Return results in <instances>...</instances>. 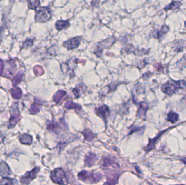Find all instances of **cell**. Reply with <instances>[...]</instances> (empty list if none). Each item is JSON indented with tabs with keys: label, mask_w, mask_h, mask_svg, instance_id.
I'll return each instance as SVG.
<instances>
[{
	"label": "cell",
	"mask_w": 186,
	"mask_h": 185,
	"mask_svg": "<svg viewBox=\"0 0 186 185\" xmlns=\"http://www.w3.org/2000/svg\"><path fill=\"white\" fill-rule=\"evenodd\" d=\"M186 88V81L185 80H171L163 84L161 87L162 91L165 95L171 96L178 90Z\"/></svg>",
	"instance_id": "cell-1"
},
{
	"label": "cell",
	"mask_w": 186,
	"mask_h": 185,
	"mask_svg": "<svg viewBox=\"0 0 186 185\" xmlns=\"http://www.w3.org/2000/svg\"><path fill=\"white\" fill-rule=\"evenodd\" d=\"M103 176L100 173L82 171L78 174V178L81 181L89 184H96L101 180Z\"/></svg>",
	"instance_id": "cell-2"
},
{
	"label": "cell",
	"mask_w": 186,
	"mask_h": 185,
	"mask_svg": "<svg viewBox=\"0 0 186 185\" xmlns=\"http://www.w3.org/2000/svg\"><path fill=\"white\" fill-rule=\"evenodd\" d=\"M51 180L59 185H67L68 180L66 173L62 168H56L51 173Z\"/></svg>",
	"instance_id": "cell-3"
},
{
	"label": "cell",
	"mask_w": 186,
	"mask_h": 185,
	"mask_svg": "<svg viewBox=\"0 0 186 185\" xmlns=\"http://www.w3.org/2000/svg\"><path fill=\"white\" fill-rule=\"evenodd\" d=\"M17 103H15L13 104L10 110V118L9 119V125L8 128L9 129H12L16 126L18 122L21 119V116L20 112L18 109V105Z\"/></svg>",
	"instance_id": "cell-4"
},
{
	"label": "cell",
	"mask_w": 186,
	"mask_h": 185,
	"mask_svg": "<svg viewBox=\"0 0 186 185\" xmlns=\"http://www.w3.org/2000/svg\"><path fill=\"white\" fill-rule=\"evenodd\" d=\"M51 16L52 14L50 8L46 7H42L36 12L35 20L37 22H45L49 21L51 19Z\"/></svg>",
	"instance_id": "cell-5"
},
{
	"label": "cell",
	"mask_w": 186,
	"mask_h": 185,
	"mask_svg": "<svg viewBox=\"0 0 186 185\" xmlns=\"http://www.w3.org/2000/svg\"><path fill=\"white\" fill-rule=\"evenodd\" d=\"M101 167L102 169L103 170H116L120 168L119 164L117 163L115 160L110 157H105L102 159L101 162Z\"/></svg>",
	"instance_id": "cell-6"
},
{
	"label": "cell",
	"mask_w": 186,
	"mask_h": 185,
	"mask_svg": "<svg viewBox=\"0 0 186 185\" xmlns=\"http://www.w3.org/2000/svg\"><path fill=\"white\" fill-rule=\"evenodd\" d=\"M39 171V167H35L32 171L26 173L25 174L21 177L20 179L21 183L25 185H29L30 182L36 177Z\"/></svg>",
	"instance_id": "cell-7"
},
{
	"label": "cell",
	"mask_w": 186,
	"mask_h": 185,
	"mask_svg": "<svg viewBox=\"0 0 186 185\" xmlns=\"http://www.w3.org/2000/svg\"><path fill=\"white\" fill-rule=\"evenodd\" d=\"M125 51L126 52V53L127 54H130V53H133L136 55L142 56V55L148 54L149 50H145V49L140 50L138 48H135V47L133 46L132 45H128L125 47Z\"/></svg>",
	"instance_id": "cell-8"
},
{
	"label": "cell",
	"mask_w": 186,
	"mask_h": 185,
	"mask_svg": "<svg viewBox=\"0 0 186 185\" xmlns=\"http://www.w3.org/2000/svg\"><path fill=\"white\" fill-rule=\"evenodd\" d=\"M81 38L80 37H75L72 38L68 41L63 43V46L68 50H71L77 48L80 45Z\"/></svg>",
	"instance_id": "cell-9"
},
{
	"label": "cell",
	"mask_w": 186,
	"mask_h": 185,
	"mask_svg": "<svg viewBox=\"0 0 186 185\" xmlns=\"http://www.w3.org/2000/svg\"><path fill=\"white\" fill-rule=\"evenodd\" d=\"M169 27L167 26L164 25L162 26L160 30H155L152 32V36L157 39L159 40L160 41L164 37V35L168 33Z\"/></svg>",
	"instance_id": "cell-10"
},
{
	"label": "cell",
	"mask_w": 186,
	"mask_h": 185,
	"mask_svg": "<svg viewBox=\"0 0 186 185\" xmlns=\"http://www.w3.org/2000/svg\"><path fill=\"white\" fill-rule=\"evenodd\" d=\"M95 112L97 115L102 118L106 123L107 118L110 115V110L107 106L105 105L100 106L95 110Z\"/></svg>",
	"instance_id": "cell-11"
},
{
	"label": "cell",
	"mask_w": 186,
	"mask_h": 185,
	"mask_svg": "<svg viewBox=\"0 0 186 185\" xmlns=\"http://www.w3.org/2000/svg\"><path fill=\"white\" fill-rule=\"evenodd\" d=\"M138 110L137 111V116L138 117L145 119L146 117V114L149 108V104L145 101H142L138 104Z\"/></svg>",
	"instance_id": "cell-12"
},
{
	"label": "cell",
	"mask_w": 186,
	"mask_h": 185,
	"mask_svg": "<svg viewBox=\"0 0 186 185\" xmlns=\"http://www.w3.org/2000/svg\"><path fill=\"white\" fill-rule=\"evenodd\" d=\"M97 160V156L93 153H89L85 156V166L92 167Z\"/></svg>",
	"instance_id": "cell-13"
},
{
	"label": "cell",
	"mask_w": 186,
	"mask_h": 185,
	"mask_svg": "<svg viewBox=\"0 0 186 185\" xmlns=\"http://www.w3.org/2000/svg\"><path fill=\"white\" fill-rule=\"evenodd\" d=\"M11 174L12 172L8 165L4 162H1L0 164V175L3 177H8Z\"/></svg>",
	"instance_id": "cell-14"
},
{
	"label": "cell",
	"mask_w": 186,
	"mask_h": 185,
	"mask_svg": "<svg viewBox=\"0 0 186 185\" xmlns=\"http://www.w3.org/2000/svg\"><path fill=\"white\" fill-rule=\"evenodd\" d=\"M115 41V38H114V37H112L111 38H108L105 40L102 41L101 42H99L98 47H100L102 50L104 48H110Z\"/></svg>",
	"instance_id": "cell-15"
},
{
	"label": "cell",
	"mask_w": 186,
	"mask_h": 185,
	"mask_svg": "<svg viewBox=\"0 0 186 185\" xmlns=\"http://www.w3.org/2000/svg\"><path fill=\"white\" fill-rule=\"evenodd\" d=\"M6 68L5 70L4 76H6L7 75V77H10L14 75V72L15 71V65L12 61H9L7 63Z\"/></svg>",
	"instance_id": "cell-16"
},
{
	"label": "cell",
	"mask_w": 186,
	"mask_h": 185,
	"mask_svg": "<svg viewBox=\"0 0 186 185\" xmlns=\"http://www.w3.org/2000/svg\"><path fill=\"white\" fill-rule=\"evenodd\" d=\"M86 88L87 87L85 84L81 83L78 84L76 87L72 90V92L74 93L76 98H78L81 95L85 92Z\"/></svg>",
	"instance_id": "cell-17"
},
{
	"label": "cell",
	"mask_w": 186,
	"mask_h": 185,
	"mask_svg": "<svg viewBox=\"0 0 186 185\" xmlns=\"http://www.w3.org/2000/svg\"><path fill=\"white\" fill-rule=\"evenodd\" d=\"M181 2L180 1H173L170 4L166 6L164 8V10L165 11L168 10H174L180 8V6H181Z\"/></svg>",
	"instance_id": "cell-18"
},
{
	"label": "cell",
	"mask_w": 186,
	"mask_h": 185,
	"mask_svg": "<svg viewBox=\"0 0 186 185\" xmlns=\"http://www.w3.org/2000/svg\"><path fill=\"white\" fill-rule=\"evenodd\" d=\"M32 137L27 134L20 135L19 136V140L22 144L30 145L32 143Z\"/></svg>",
	"instance_id": "cell-19"
},
{
	"label": "cell",
	"mask_w": 186,
	"mask_h": 185,
	"mask_svg": "<svg viewBox=\"0 0 186 185\" xmlns=\"http://www.w3.org/2000/svg\"><path fill=\"white\" fill-rule=\"evenodd\" d=\"M47 129L57 133L60 130V128L57 123L53 121H49L47 123Z\"/></svg>",
	"instance_id": "cell-20"
},
{
	"label": "cell",
	"mask_w": 186,
	"mask_h": 185,
	"mask_svg": "<svg viewBox=\"0 0 186 185\" xmlns=\"http://www.w3.org/2000/svg\"><path fill=\"white\" fill-rule=\"evenodd\" d=\"M82 134L85 137V139L88 141H92L96 137V135L94 134L93 132L89 129H85L83 131H82Z\"/></svg>",
	"instance_id": "cell-21"
},
{
	"label": "cell",
	"mask_w": 186,
	"mask_h": 185,
	"mask_svg": "<svg viewBox=\"0 0 186 185\" xmlns=\"http://www.w3.org/2000/svg\"><path fill=\"white\" fill-rule=\"evenodd\" d=\"M10 93L12 97L16 99H20L22 96V91L21 89L18 87H14L11 89Z\"/></svg>",
	"instance_id": "cell-22"
},
{
	"label": "cell",
	"mask_w": 186,
	"mask_h": 185,
	"mask_svg": "<svg viewBox=\"0 0 186 185\" xmlns=\"http://www.w3.org/2000/svg\"><path fill=\"white\" fill-rule=\"evenodd\" d=\"M69 26V23L67 21H57L55 24L56 30H61L67 29Z\"/></svg>",
	"instance_id": "cell-23"
},
{
	"label": "cell",
	"mask_w": 186,
	"mask_h": 185,
	"mask_svg": "<svg viewBox=\"0 0 186 185\" xmlns=\"http://www.w3.org/2000/svg\"><path fill=\"white\" fill-rule=\"evenodd\" d=\"M65 108L67 109H77L80 110L81 109V106L77 104L74 103L71 101H67L65 105Z\"/></svg>",
	"instance_id": "cell-24"
},
{
	"label": "cell",
	"mask_w": 186,
	"mask_h": 185,
	"mask_svg": "<svg viewBox=\"0 0 186 185\" xmlns=\"http://www.w3.org/2000/svg\"><path fill=\"white\" fill-rule=\"evenodd\" d=\"M24 79V73L19 72L16 76L14 77L13 79V85L14 87H15L17 84L21 82Z\"/></svg>",
	"instance_id": "cell-25"
},
{
	"label": "cell",
	"mask_w": 186,
	"mask_h": 185,
	"mask_svg": "<svg viewBox=\"0 0 186 185\" xmlns=\"http://www.w3.org/2000/svg\"><path fill=\"white\" fill-rule=\"evenodd\" d=\"M184 41L183 40H179L174 45V51L177 53H180L183 50Z\"/></svg>",
	"instance_id": "cell-26"
},
{
	"label": "cell",
	"mask_w": 186,
	"mask_h": 185,
	"mask_svg": "<svg viewBox=\"0 0 186 185\" xmlns=\"http://www.w3.org/2000/svg\"><path fill=\"white\" fill-rule=\"evenodd\" d=\"M178 117L179 116L177 113L171 111L168 114L167 120L172 123H175L178 120Z\"/></svg>",
	"instance_id": "cell-27"
},
{
	"label": "cell",
	"mask_w": 186,
	"mask_h": 185,
	"mask_svg": "<svg viewBox=\"0 0 186 185\" xmlns=\"http://www.w3.org/2000/svg\"><path fill=\"white\" fill-rule=\"evenodd\" d=\"M65 94H66V92L64 91L63 90L58 91L54 95L53 101L56 103H58Z\"/></svg>",
	"instance_id": "cell-28"
},
{
	"label": "cell",
	"mask_w": 186,
	"mask_h": 185,
	"mask_svg": "<svg viewBox=\"0 0 186 185\" xmlns=\"http://www.w3.org/2000/svg\"><path fill=\"white\" fill-rule=\"evenodd\" d=\"M176 66L180 70H182L183 69L186 67V53L183 55L182 58L179 60L176 63Z\"/></svg>",
	"instance_id": "cell-29"
},
{
	"label": "cell",
	"mask_w": 186,
	"mask_h": 185,
	"mask_svg": "<svg viewBox=\"0 0 186 185\" xmlns=\"http://www.w3.org/2000/svg\"><path fill=\"white\" fill-rule=\"evenodd\" d=\"M27 3L29 9L35 10L40 6V2L39 1H28Z\"/></svg>",
	"instance_id": "cell-30"
},
{
	"label": "cell",
	"mask_w": 186,
	"mask_h": 185,
	"mask_svg": "<svg viewBox=\"0 0 186 185\" xmlns=\"http://www.w3.org/2000/svg\"><path fill=\"white\" fill-rule=\"evenodd\" d=\"M40 110V107H39L37 104H32L30 106V109H29L30 114L32 115L37 114Z\"/></svg>",
	"instance_id": "cell-31"
},
{
	"label": "cell",
	"mask_w": 186,
	"mask_h": 185,
	"mask_svg": "<svg viewBox=\"0 0 186 185\" xmlns=\"http://www.w3.org/2000/svg\"><path fill=\"white\" fill-rule=\"evenodd\" d=\"M0 185H14L13 180L9 177H4L0 181Z\"/></svg>",
	"instance_id": "cell-32"
},
{
	"label": "cell",
	"mask_w": 186,
	"mask_h": 185,
	"mask_svg": "<svg viewBox=\"0 0 186 185\" xmlns=\"http://www.w3.org/2000/svg\"><path fill=\"white\" fill-rule=\"evenodd\" d=\"M33 72L36 76H42L44 73L42 67L40 66H35L33 68Z\"/></svg>",
	"instance_id": "cell-33"
},
{
	"label": "cell",
	"mask_w": 186,
	"mask_h": 185,
	"mask_svg": "<svg viewBox=\"0 0 186 185\" xmlns=\"http://www.w3.org/2000/svg\"><path fill=\"white\" fill-rule=\"evenodd\" d=\"M33 41H34L33 39H27L23 43V45L22 47V48H27L29 47L32 46L33 44Z\"/></svg>",
	"instance_id": "cell-34"
},
{
	"label": "cell",
	"mask_w": 186,
	"mask_h": 185,
	"mask_svg": "<svg viewBox=\"0 0 186 185\" xmlns=\"http://www.w3.org/2000/svg\"><path fill=\"white\" fill-rule=\"evenodd\" d=\"M153 67L157 70V71L159 72H164L165 67L161 63H156L153 64Z\"/></svg>",
	"instance_id": "cell-35"
},
{
	"label": "cell",
	"mask_w": 186,
	"mask_h": 185,
	"mask_svg": "<svg viewBox=\"0 0 186 185\" xmlns=\"http://www.w3.org/2000/svg\"><path fill=\"white\" fill-rule=\"evenodd\" d=\"M4 63L3 61L0 59V75H1L4 70Z\"/></svg>",
	"instance_id": "cell-36"
},
{
	"label": "cell",
	"mask_w": 186,
	"mask_h": 185,
	"mask_svg": "<svg viewBox=\"0 0 186 185\" xmlns=\"http://www.w3.org/2000/svg\"><path fill=\"white\" fill-rule=\"evenodd\" d=\"M3 135H2L1 133H0V144L2 143L3 142Z\"/></svg>",
	"instance_id": "cell-37"
},
{
	"label": "cell",
	"mask_w": 186,
	"mask_h": 185,
	"mask_svg": "<svg viewBox=\"0 0 186 185\" xmlns=\"http://www.w3.org/2000/svg\"><path fill=\"white\" fill-rule=\"evenodd\" d=\"M182 101H185V103H186V95H185V96L182 98Z\"/></svg>",
	"instance_id": "cell-38"
},
{
	"label": "cell",
	"mask_w": 186,
	"mask_h": 185,
	"mask_svg": "<svg viewBox=\"0 0 186 185\" xmlns=\"http://www.w3.org/2000/svg\"><path fill=\"white\" fill-rule=\"evenodd\" d=\"M185 27L186 28V21H185Z\"/></svg>",
	"instance_id": "cell-39"
},
{
	"label": "cell",
	"mask_w": 186,
	"mask_h": 185,
	"mask_svg": "<svg viewBox=\"0 0 186 185\" xmlns=\"http://www.w3.org/2000/svg\"></svg>",
	"instance_id": "cell-40"
}]
</instances>
